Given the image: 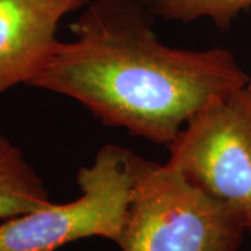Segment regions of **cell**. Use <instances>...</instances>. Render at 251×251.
I'll use <instances>...</instances> for the list:
<instances>
[{
  "label": "cell",
  "mask_w": 251,
  "mask_h": 251,
  "mask_svg": "<svg viewBox=\"0 0 251 251\" xmlns=\"http://www.w3.org/2000/svg\"><path fill=\"white\" fill-rule=\"evenodd\" d=\"M144 0H90L29 87L77 100L109 127L169 145L198 110L247 85L224 48L165 45Z\"/></svg>",
  "instance_id": "cell-1"
},
{
  "label": "cell",
  "mask_w": 251,
  "mask_h": 251,
  "mask_svg": "<svg viewBox=\"0 0 251 251\" xmlns=\"http://www.w3.org/2000/svg\"><path fill=\"white\" fill-rule=\"evenodd\" d=\"M140 158L116 144L103 145L91 166L78 169L80 197L4 219L0 251H57L88 237L119 242Z\"/></svg>",
  "instance_id": "cell-3"
},
{
  "label": "cell",
  "mask_w": 251,
  "mask_h": 251,
  "mask_svg": "<svg viewBox=\"0 0 251 251\" xmlns=\"http://www.w3.org/2000/svg\"><path fill=\"white\" fill-rule=\"evenodd\" d=\"M242 215L177 169L140 158L116 243L122 251H240Z\"/></svg>",
  "instance_id": "cell-2"
},
{
  "label": "cell",
  "mask_w": 251,
  "mask_h": 251,
  "mask_svg": "<svg viewBox=\"0 0 251 251\" xmlns=\"http://www.w3.org/2000/svg\"><path fill=\"white\" fill-rule=\"evenodd\" d=\"M246 87H247V90H249V92L251 94V77H250V80H249V82H247V85H246Z\"/></svg>",
  "instance_id": "cell-8"
},
{
  "label": "cell",
  "mask_w": 251,
  "mask_h": 251,
  "mask_svg": "<svg viewBox=\"0 0 251 251\" xmlns=\"http://www.w3.org/2000/svg\"><path fill=\"white\" fill-rule=\"evenodd\" d=\"M155 17L191 23L208 18L221 29H229L233 21L251 9V0H144Z\"/></svg>",
  "instance_id": "cell-7"
},
{
  "label": "cell",
  "mask_w": 251,
  "mask_h": 251,
  "mask_svg": "<svg viewBox=\"0 0 251 251\" xmlns=\"http://www.w3.org/2000/svg\"><path fill=\"white\" fill-rule=\"evenodd\" d=\"M90 0H0V97L41 73L63 18Z\"/></svg>",
  "instance_id": "cell-5"
},
{
  "label": "cell",
  "mask_w": 251,
  "mask_h": 251,
  "mask_svg": "<svg viewBox=\"0 0 251 251\" xmlns=\"http://www.w3.org/2000/svg\"><path fill=\"white\" fill-rule=\"evenodd\" d=\"M168 148V165L234 208L251 236V94L247 87L198 110Z\"/></svg>",
  "instance_id": "cell-4"
},
{
  "label": "cell",
  "mask_w": 251,
  "mask_h": 251,
  "mask_svg": "<svg viewBox=\"0 0 251 251\" xmlns=\"http://www.w3.org/2000/svg\"><path fill=\"white\" fill-rule=\"evenodd\" d=\"M50 202L45 181L0 130V218L24 215Z\"/></svg>",
  "instance_id": "cell-6"
}]
</instances>
